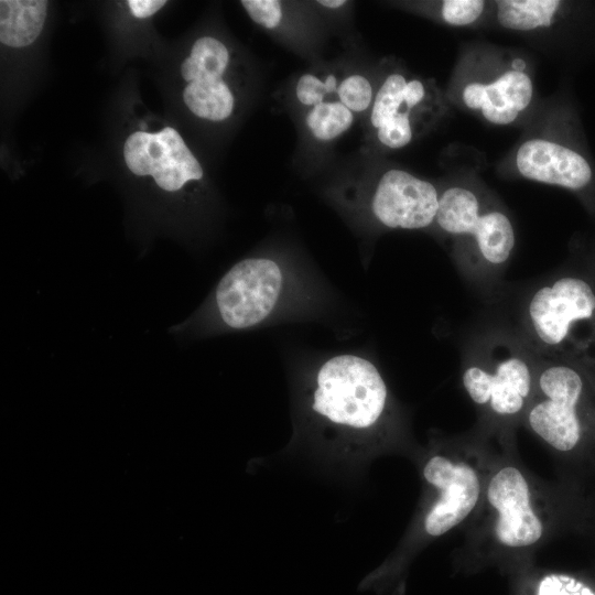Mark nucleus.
I'll return each mask as SVG.
<instances>
[{
    "mask_svg": "<svg viewBox=\"0 0 595 595\" xmlns=\"http://www.w3.org/2000/svg\"><path fill=\"white\" fill-rule=\"evenodd\" d=\"M516 444L500 445L480 505L465 526L461 556L475 563H519L547 542L555 507L547 483L520 462Z\"/></svg>",
    "mask_w": 595,
    "mask_h": 595,
    "instance_id": "f257e3e1",
    "label": "nucleus"
},
{
    "mask_svg": "<svg viewBox=\"0 0 595 595\" xmlns=\"http://www.w3.org/2000/svg\"><path fill=\"white\" fill-rule=\"evenodd\" d=\"M540 356L516 329L495 328L470 339L461 381L476 409L477 429L499 444H516L533 397Z\"/></svg>",
    "mask_w": 595,
    "mask_h": 595,
    "instance_id": "f03ea898",
    "label": "nucleus"
},
{
    "mask_svg": "<svg viewBox=\"0 0 595 595\" xmlns=\"http://www.w3.org/2000/svg\"><path fill=\"white\" fill-rule=\"evenodd\" d=\"M434 226L448 237L461 273L480 288H493L516 246L513 224L500 204L472 185L456 183L440 193Z\"/></svg>",
    "mask_w": 595,
    "mask_h": 595,
    "instance_id": "7ed1b4c3",
    "label": "nucleus"
},
{
    "mask_svg": "<svg viewBox=\"0 0 595 595\" xmlns=\"http://www.w3.org/2000/svg\"><path fill=\"white\" fill-rule=\"evenodd\" d=\"M313 408L334 423L366 429L378 422L387 407L388 391L369 360L339 355L317 372Z\"/></svg>",
    "mask_w": 595,
    "mask_h": 595,
    "instance_id": "20e7f679",
    "label": "nucleus"
},
{
    "mask_svg": "<svg viewBox=\"0 0 595 595\" xmlns=\"http://www.w3.org/2000/svg\"><path fill=\"white\" fill-rule=\"evenodd\" d=\"M454 88L453 95L462 107L495 126L519 120L534 97L533 79L522 57L493 65L484 61V66L469 62L461 69Z\"/></svg>",
    "mask_w": 595,
    "mask_h": 595,
    "instance_id": "39448f33",
    "label": "nucleus"
},
{
    "mask_svg": "<svg viewBox=\"0 0 595 595\" xmlns=\"http://www.w3.org/2000/svg\"><path fill=\"white\" fill-rule=\"evenodd\" d=\"M441 110L440 93L434 84L394 72L378 87L369 122L383 148L398 150L420 136Z\"/></svg>",
    "mask_w": 595,
    "mask_h": 595,
    "instance_id": "423d86ee",
    "label": "nucleus"
},
{
    "mask_svg": "<svg viewBox=\"0 0 595 595\" xmlns=\"http://www.w3.org/2000/svg\"><path fill=\"white\" fill-rule=\"evenodd\" d=\"M282 284V271L271 259L237 262L216 288L215 302L221 321L235 329L261 323L274 309Z\"/></svg>",
    "mask_w": 595,
    "mask_h": 595,
    "instance_id": "0eeeda50",
    "label": "nucleus"
},
{
    "mask_svg": "<svg viewBox=\"0 0 595 595\" xmlns=\"http://www.w3.org/2000/svg\"><path fill=\"white\" fill-rule=\"evenodd\" d=\"M513 166L526 180L576 193L589 190L595 182V166L584 147L554 134L522 141L515 151Z\"/></svg>",
    "mask_w": 595,
    "mask_h": 595,
    "instance_id": "6e6552de",
    "label": "nucleus"
},
{
    "mask_svg": "<svg viewBox=\"0 0 595 595\" xmlns=\"http://www.w3.org/2000/svg\"><path fill=\"white\" fill-rule=\"evenodd\" d=\"M123 156L133 174L151 175L156 185L167 192L178 191L187 182L203 177L198 160L171 127L156 133L130 134L125 142Z\"/></svg>",
    "mask_w": 595,
    "mask_h": 595,
    "instance_id": "1a4fd4ad",
    "label": "nucleus"
},
{
    "mask_svg": "<svg viewBox=\"0 0 595 595\" xmlns=\"http://www.w3.org/2000/svg\"><path fill=\"white\" fill-rule=\"evenodd\" d=\"M228 63V48L212 36L197 39L182 63L181 75L188 83L183 100L198 118L223 121L232 113L235 97L223 78Z\"/></svg>",
    "mask_w": 595,
    "mask_h": 595,
    "instance_id": "9d476101",
    "label": "nucleus"
},
{
    "mask_svg": "<svg viewBox=\"0 0 595 595\" xmlns=\"http://www.w3.org/2000/svg\"><path fill=\"white\" fill-rule=\"evenodd\" d=\"M440 193L428 180L405 170L389 169L375 185L370 209L386 228L425 229L435 224Z\"/></svg>",
    "mask_w": 595,
    "mask_h": 595,
    "instance_id": "9b49d317",
    "label": "nucleus"
},
{
    "mask_svg": "<svg viewBox=\"0 0 595 595\" xmlns=\"http://www.w3.org/2000/svg\"><path fill=\"white\" fill-rule=\"evenodd\" d=\"M47 11L45 0H1L0 42L25 47L41 34Z\"/></svg>",
    "mask_w": 595,
    "mask_h": 595,
    "instance_id": "f8f14e48",
    "label": "nucleus"
},
{
    "mask_svg": "<svg viewBox=\"0 0 595 595\" xmlns=\"http://www.w3.org/2000/svg\"><path fill=\"white\" fill-rule=\"evenodd\" d=\"M495 8L497 22L504 29L528 32L554 25L570 6L559 0H499Z\"/></svg>",
    "mask_w": 595,
    "mask_h": 595,
    "instance_id": "ddd939ff",
    "label": "nucleus"
},
{
    "mask_svg": "<svg viewBox=\"0 0 595 595\" xmlns=\"http://www.w3.org/2000/svg\"><path fill=\"white\" fill-rule=\"evenodd\" d=\"M355 113L337 99H327L310 108L305 125L311 136L320 142H331L348 131Z\"/></svg>",
    "mask_w": 595,
    "mask_h": 595,
    "instance_id": "4468645a",
    "label": "nucleus"
},
{
    "mask_svg": "<svg viewBox=\"0 0 595 595\" xmlns=\"http://www.w3.org/2000/svg\"><path fill=\"white\" fill-rule=\"evenodd\" d=\"M375 94L371 82L363 74L343 77L336 90L337 99L353 113L369 111Z\"/></svg>",
    "mask_w": 595,
    "mask_h": 595,
    "instance_id": "2eb2a0df",
    "label": "nucleus"
},
{
    "mask_svg": "<svg viewBox=\"0 0 595 595\" xmlns=\"http://www.w3.org/2000/svg\"><path fill=\"white\" fill-rule=\"evenodd\" d=\"M338 83L339 79L334 74L321 77L305 73L296 80L295 97L303 107L310 109L327 99H337Z\"/></svg>",
    "mask_w": 595,
    "mask_h": 595,
    "instance_id": "dca6fc26",
    "label": "nucleus"
},
{
    "mask_svg": "<svg viewBox=\"0 0 595 595\" xmlns=\"http://www.w3.org/2000/svg\"><path fill=\"white\" fill-rule=\"evenodd\" d=\"M530 595H595L581 580L558 572H545L532 581Z\"/></svg>",
    "mask_w": 595,
    "mask_h": 595,
    "instance_id": "f3484780",
    "label": "nucleus"
},
{
    "mask_svg": "<svg viewBox=\"0 0 595 595\" xmlns=\"http://www.w3.org/2000/svg\"><path fill=\"white\" fill-rule=\"evenodd\" d=\"M483 0H444L437 4L440 20L451 26H467L477 22L484 14Z\"/></svg>",
    "mask_w": 595,
    "mask_h": 595,
    "instance_id": "a211bd4d",
    "label": "nucleus"
},
{
    "mask_svg": "<svg viewBox=\"0 0 595 595\" xmlns=\"http://www.w3.org/2000/svg\"><path fill=\"white\" fill-rule=\"evenodd\" d=\"M242 8L250 19L267 30H275L283 19V6L278 0H242Z\"/></svg>",
    "mask_w": 595,
    "mask_h": 595,
    "instance_id": "6ab92c4d",
    "label": "nucleus"
},
{
    "mask_svg": "<svg viewBox=\"0 0 595 595\" xmlns=\"http://www.w3.org/2000/svg\"><path fill=\"white\" fill-rule=\"evenodd\" d=\"M166 3L165 0H128L131 13L139 19L153 15Z\"/></svg>",
    "mask_w": 595,
    "mask_h": 595,
    "instance_id": "aec40b11",
    "label": "nucleus"
},
{
    "mask_svg": "<svg viewBox=\"0 0 595 595\" xmlns=\"http://www.w3.org/2000/svg\"><path fill=\"white\" fill-rule=\"evenodd\" d=\"M320 6L329 10H337L347 4L345 0H320L317 1Z\"/></svg>",
    "mask_w": 595,
    "mask_h": 595,
    "instance_id": "412c9836",
    "label": "nucleus"
}]
</instances>
